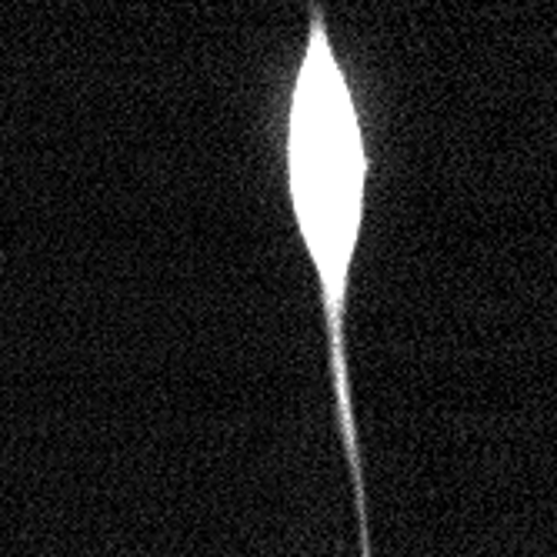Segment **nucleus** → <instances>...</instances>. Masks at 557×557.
Segmentation results:
<instances>
[{"mask_svg": "<svg viewBox=\"0 0 557 557\" xmlns=\"http://www.w3.org/2000/svg\"><path fill=\"white\" fill-rule=\"evenodd\" d=\"M287 194L300 240L321 287V311L331 341V368L337 384L341 421L347 434V454L354 465V481L361 484L358 471V444H354L350 397H347V294L350 271L358 258V240L364 227V200H368V147L364 127L347 74L334 54L327 14L321 4L308 8V44H304L300 67L290 87L287 108Z\"/></svg>", "mask_w": 557, "mask_h": 557, "instance_id": "nucleus-1", "label": "nucleus"}]
</instances>
